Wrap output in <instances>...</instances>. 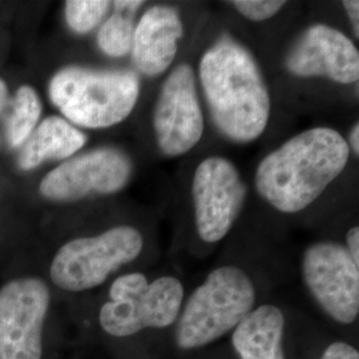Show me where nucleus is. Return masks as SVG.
I'll return each mask as SVG.
<instances>
[{"label":"nucleus","instance_id":"nucleus-20","mask_svg":"<svg viewBox=\"0 0 359 359\" xmlns=\"http://www.w3.org/2000/svg\"><path fill=\"white\" fill-rule=\"evenodd\" d=\"M320 359H359V351L346 342H334L326 347Z\"/></svg>","mask_w":359,"mask_h":359},{"label":"nucleus","instance_id":"nucleus-3","mask_svg":"<svg viewBox=\"0 0 359 359\" xmlns=\"http://www.w3.org/2000/svg\"><path fill=\"white\" fill-rule=\"evenodd\" d=\"M140 96V79L132 71H92L69 67L50 84V97L77 126L107 128L126 120Z\"/></svg>","mask_w":359,"mask_h":359},{"label":"nucleus","instance_id":"nucleus-13","mask_svg":"<svg viewBox=\"0 0 359 359\" xmlns=\"http://www.w3.org/2000/svg\"><path fill=\"white\" fill-rule=\"evenodd\" d=\"M184 25L176 8L154 6L142 13L133 32L132 57L145 76H158L173 63Z\"/></svg>","mask_w":359,"mask_h":359},{"label":"nucleus","instance_id":"nucleus-5","mask_svg":"<svg viewBox=\"0 0 359 359\" xmlns=\"http://www.w3.org/2000/svg\"><path fill=\"white\" fill-rule=\"evenodd\" d=\"M184 286L175 277L152 283L142 273L118 277L109 290V301L100 310V325L114 337H129L144 329H164L179 318Z\"/></svg>","mask_w":359,"mask_h":359},{"label":"nucleus","instance_id":"nucleus-25","mask_svg":"<svg viewBox=\"0 0 359 359\" xmlns=\"http://www.w3.org/2000/svg\"><path fill=\"white\" fill-rule=\"evenodd\" d=\"M7 104V87L3 80H0V111L6 107Z\"/></svg>","mask_w":359,"mask_h":359},{"label":"nucleus","instance_id":"nucleus-24","mask_svg":"<svg viewBox=\"0 0 359 359\" xmlns=\"http://www.w3.org/2000/svg\"><path fill=\"white\" fill-rule=\"evenodd\" d=\"M114 4H115V7H117V8H121V10L133 13L137 8L142 7V1H115Z\"/></svg>","mask_w":359,"mask_h":359},{"label":"nucleus","instance_id":"nucleus-10","mask_svg":"<svg viewBox=\"0 0 359 359\" xmlns=\"http://www.w3.org/2000/svg\"><path fill=\"white\" fill-rule=\"evenodd\" d=\"M154 128L157 145L168 157L188 154L203 139L204 115L191 65H177L163 83L154 105Z\"/></svg>","mask_w":359,"mask_h":359},{"label":"nucleus","instance_id":"nucleus-18","mask_svg":"<svg viewBox=\"0 0 359 359\" xmlns=\"http://www.w3.org/2000/svg\"><path fill=\"white\" fill-rule=\"evenodd\" d=\"M111 3L104 0H69L65 3V19L79 34L90 32L108 11Z\"/></svg>","mask_w":359,"mask_h":359},{"label":"nucleus","instance_id":"nucleus-7","mask_svg":"<svg viewBox=\"0 0 359 359\" xmlns=\"http://www.w3.org/2000/svg\"><path fill=\"white\" fill-rule=\"evenodd\" d=\"M192 196L197 233L203 241L215 244L237 221L246 198V185L231 161L210 156L193 175Z\"/></svg>","mask_w":359,"mask_h":359},{"label":"nucleus","instance_id":"nucleus-6","mask_svg":"<svg viewBox=\"0 0 359 359\" xmlns=\"http://www.w3.org/2000/svg\"><path fill=\"white\" fill-rule=\"evenodd\" d=\"M142 233L116 226L96 237L76 238L63 245L51 265V278L68 292L93 289L142 253Z\"/></svg>","mask_w":359,"mask_h":359},{"label":"nucleus","instance_id":"nucleus-8","mask_svg":"<svg viewBox=\"0 0 359 359\" xmlns=\"http://www.w3.org/2000/svg\"><path fill=\"white\" fill-rule=\"evenodd\" d=\"M302 276L309 292L334 321L348 325L358 318L359 265L344 245L322 241L309 246Z\"/></svg>","mask_w":359,"mask_h":359},{"label":"nucleus","instance_id":"nucleus-16","mask_svg":"<svg viewBox=\"0 0 359 359\" xmlns=\"http://www.w3.org/2000/svg\"><path fill=\"white\" fill-rule=\"evenodd\" d=\"M135 26L132 13L116 7V13L99 31L97 43L102 51L111 57H123L132 51Z\"/></svg>","mask_w":359,"mask_h":359},{"label":"nucleus","instance_id":"nucleus-23","mask_svg":"<svg viewBox=\"0 0 359 359\" xmlns=\"http://www.w3.org/2000/svg\"><path fill=\"white\" fill-rule=\"evenodd\" d=\"M347 145H348V149L350 151H353L355 156H358L359 154V124H354V127L351 128L350 130V133H348V142H347Z\"/></svg>","mask_w":359,"mask_h":359},{"label":"nucleus","instance_id":"nucleus-1","mask_svg":"<svg viewBox=\"0 0 359 359\" xmlns=\"http://www.w3.org/2000/svg\"><path fill=\"white\" fill-rule=\"evenodd\" d=\"M198 76L218 130L234 142L257 140L270 118L269 90L255 56L222 36L203 55Z\"/></svg>","mask_w":359,"mask_h":359},{"label":"nucleus","instance_id":"nucleus-12","mask_svg":"<svg viewBox=\"0 0 359 359\" xmlns=\"http://www.w3.org/2000/svg\"><path fill=\"white\" fill-rule=\"evenodd\" d=\"M285 65L298 77H326L338 84L359 79V52L339 29L327 25L309 27L287 52Z\"/></svg>","mask_w":359,"mask_h":359},{"label":"nucleus","instance_id":"nucleus-2","mask_svg":"<svg viewBox=\"0 0 359 359\" xmlns=\"http://www.w3.org/2000/svg\"><path fill=\"white\" fill-rule=\"evenodd\" d=\"M348 157V145L338 130H304L261 160L255 176L257 192L283 213L301 212L345 170Z\"/></svg>","mask_w":359,"mask_h":359},{"label":"nucleus","instance_id":"nucleus-19","mask_svg":"<svg viewBox=\"0 0 359 359\" xmlns=\"http://www.w3.org/2000/svg\"><path fill=\"white\" fill-rule=\"evenodd\" d=\"M234 8L252 22H264L280 13L286 1L280 0H234Z\"/></svg>","mask_w":359,"mask_h":359},{"label":"nucleus","instance_id":"nucleus-15","mask_svg":"<svg viewBox=\"0 0 359 359\" xmlns=\"http://www.w3.org/2000/svg\"><path fill=\"white\" fill-rule=\"evenodd\" d=\"M86 142L87 137L83 132L65 118L52 116L39 126L27 142L20 156V167L32 169L47 158H67L81 149Z\"/></svg>","mask_w":359,"mask_h":359},{"label":"nucleus","instance_id":"nucleus-4","mask_svg":"<svg viewBox=\"0 0 359 359\" xmlns=\"http://www.w3.org/2000/svg\"><path fill=\"white\" fill-rule=\"evenodd\" d=\"M256 287L244 270H212L180 311L176 344L182 350L206 346L234 330L255 309Z\"/></svg>","mask_w":359,"mask_h":359},{"label":"nucleus","instance_id":"nucleus-9","mask_svg":"<svg viewBox=\"0 0 359 359\" xmlns=\"http://www.w3.org/2000/svg\"><path fill=\"white\" fill-rule=\"evenodd\" d=\"M50 290L38 278H22L0 290V359H41Z\"/></svg>","mask_w":359,"mask_h":359},{"label":"nucleus","instance_id":"nucleus-22","mask_svg":"<svg viewBox=\"0 0 359 359\" xmlns=\"http://www.w3.org/2000/svg\"><path fill=\"white\" fill-rule=\"evenodd\" d=\"M347 246H345L348 255L359 265V229L358 226L351 228L346 234Z\"/></svg>","mask_w":359,"mask_h":359},{"label":"nucleus","instance_id":"nucleus-11","mask_svg":"<svg viewBox=\"0 0 359 359\" xmlns=\"http://www.w3.org/2000/svg\"><path fill=\"white\" fill-rule=\"evenodd\" d=\"M132 175L128 156L115 148H100L76 156L55 168L41 181V193L59 201H72L90 193L121 191Z\"/></svg>","mask_w":359,"mask_h":359},{"label":"nucleus","instance_id":"nucleus-21","mask_svg":"<svg viewBox=\"0 0 359 359\" xmlns=\"http://www.w3.org/2000/svg\"><path fill=\"white\" fill-rule=\"evenodd\" d=\"M344 8L346 11L347 16L350 19V23L353 26V32L355 38L359 36V1L357 0H345Z\"/></svg>","mask_w":359,"mask_h":359},{"label":"nucleus","instance_id":"nucleus-17","mask_svg":"<svg viewBox=\"0 0 359 359\" xmlns=\"http://www.w3.org/2000/svg\"><path fill=\"white\" fill-rule=\"evenodd\" d=\"M41 112V105L35 90L22 87L13 102V115L10 124V142L15 147L22 145L36 126Z\"/></svg>","mask_w":359,"mask_h":359},{"label":"nucleus","instance_id":"nucleus-14","mask_svg":"<svg viewBox=\"0 0 359 359\" xmlns=\"http://www.w3.org/2000/svg\"><path fill=\"white\" fill-rule=\"evenodd\" d=\"M285 318L274 305L253 309L231 335L240 359H285L283 348Z\"/></svg>","mask_w":359,"mask_h":359}]
</instances>
